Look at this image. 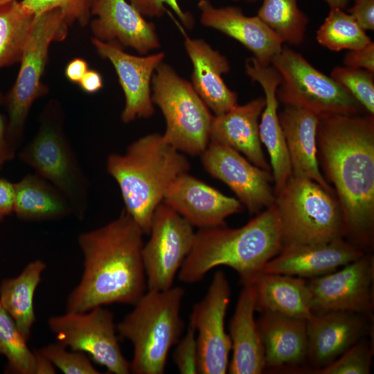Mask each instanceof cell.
<instances>
[{
  "mask_svg": "<svg viewBox=\"0 0 374 374\" xmlns=\"http://www.w3.org/2000/svg\"><path fill=\"white\" fill-rule=\"evenodd\" d=\"M317 154L335 187L345 239L368 253L374 233L373 115H334L319 119Z\"/></svg>",
  "mask_w": 374,
  "mask_h": 374,
  "instance_id": "6da1fadb",
  "label": "cell"
},
{
  "mask_svg": "<svg viewBox=\"0 0 374 374\" xmlns=\"http://www.w3.org/2000/svg\"><path fill=\"white\" fill-rule=\"evenodd\" d=\"M143 235L125 209L107 224L80 233L84 269L69 294L66 311L86 312L112 303L134 305L147 289Z\"/></svg>",
  "mask_w": 374,
  "mask_h": 374,
  "instance_id": "7a4b0ae2",
  "label": "cell"
},
{
  "mask_svg": "<svg viewBox=\"0 0 374 374\" xmlns=\"http://www.w3.org/2000/svg\"><path fill=\"white\" fill-rule=\"evenodd\" d=\"M283 246L280 219L274 204L241 227L199 229L178 278L186 283H195L212 269L226 266L238 274L242 285L253 284Z\"/></svg>",
  "mask_w": 374,
  "mask_h": 374,
  "instance_id": "3957f363",
  "label": "cell"
},
{
  "mask_svg": "<svg viewBox=\"0 0 374 374\" xmlns=\"http://www.w3.org/2000/svg\"><path fill=\"white\" fill-rule=\"evenodd\" d=\"M186 157L159 133L132 143L124 154L108 155L106 169L118 185L125 211L144 234L171 184L190 170Z\"/></svg>",
  "mask_w": 374,
  "mask_h": 374,
  "instance_id": "277c9868",
  "label": "cell"
},
{
  "mask_svg": "<svg viewBox=\"0 0 374 374\" xmlns=\"http://www.w3.org/2000/svg\"><path fill=\"white\" fill-rule=\"evenodd\" d=\"M184 295L181 287L148 290L116 325L120 337L133 346L132 373H164L169 350L179 340L184 328L180 317Z\"/></svg>",
  "mask_w": 374,
  "mask_h": 374,
  "instance_id": "5b68a950",
  "label": "cell"
},
{
  "mask_svg": "<svg viewBox=\"0 0 374 374\" xmlns=\"http://www.w3.org/2000/svg\"><path fill=\"white\" fill-rule=\"evenodd\" d=\"M18 157L56 187L69 202L73 215L83 219L89 205L90 182L66 135L63 110L57 102L46 105L37 134Z\"/></svg>",
  "mask_w": 374,
  "mask_h": 374,
  "instance_id": "8992f818",
  "label": "cell"
},
{
  "mask_svg": "<svg viewBox=\"0 0 374 374\" xmlns=\"http://www.w3.org/2000/svg\"><path fill=\"white\" fill-rule=\"evenodd\" d=\"M283 247L345 238L336 195L311 179L292 176L275 193Z\"/></svg>",
  "mask_w": 374,
  "mask_h": 374,
  "instance_id": "52a82bcc",
  "label": "cell"
},
{
  "mask_svg": "<svg viewBox=\"0 0 374 374\" xmlns=\"http://www.w3.org/2000/svg\"><path fill=\"white\" fill-rule=\"evenodd\" d=\"M68 26L58 8L44 12L34 19L19 61L17 78L10 90L2 98L8 116V139L15 152L21 143L33 104L48 91L46 86L42 82V77L47 63L50 45L66 37Z\"/></svg>",
  "mask_w": 374,
  "mask_h": 374,
  "instance_id": "ba28073f",
  "label": "cell"
},
{
  "mask_svg": "<svg viewBox=\"0 0 374 374\" xmlns=\"http://www.w3.org/2000/svg\"><path fill=\"white\" fill-rule=\"evenodd\" d=\"M152 101L165 121V141L178 151L201 154L209 143L213 116L191 83L162 62L152 79Z\"/></svg>",
  "mask_w": 374,
  "mask_h": 374,
  "instance_id": "9c48e42d",
  "label": "cell"
},
{
  "mask_svg": "<svg viewBox=\"0 0 374 374\" xmlns=\"http://www.w3.org/2000/svg\"><path fill=\"white\" fill-rule=\"evenodd\" d=\"M270 65L280 75L276 96L284 106L305 109L320 118L358 115L364 110L344 87L290 48L283 46Z\"/></svg>",
  "mask_w": 374,
  "mask_h": 374,
  "instance_id": "30bf717a",
  "label": "cell"
},
{
  "mask_svg": "<svg viewBox=\"0 0 374 374\" xmlns=\"http://www.w3.org/2000/svg\"><path fill=\"white\" fill-rule=\"evenodd\" d=\"M57 342L71 350L89 355L92 359L114 374L131 373L130 363L120 347L113 313L103 306L86 312H71L48 319Z\"/></svg>",
  "mask_w": 374,
  "mask_h": 374,
  "instance_id": "8fae6325",
  "label": "cell"
},
{
  "mask_svg": "<svg viewBox=\"0 0 374 374\" xmlns=\"http://www.w3.org/2000/svg\"><path fill=\"white\" fill-rule=\"evenodd\" d=\"M193 226L163 202L157 206L150 239L142 249L148 290L162 291L172 286L176 274L193 247L195 233Z\"/></svg>",
  "mask_w": 374,
  "mask_h": 374,
  "instance_id": "7c38bea8",
  "label": "cell"
},
{
  "mask_svg": "<svg viewBox=\"0 0 374 374\" xmlns=\"http://www.w3.org/2000/svg\"><path fill=\"white\" fill-rule=\"evenodd\" d=\"M230 295L225 274L217 271L204 299L193 307L189 326L197 334L199 373L224 374L228 371L231 341L225 331L224 318Z\"/></svg>",
  "mask_w": 374,
  "mask_h": 374,
  "instance_id": "4fadbf2b",
  "label": "cell"
},
{
  "mask_svg": "<svg viewBox=\"0 0 374 374\" xmlns=\"http://www.w3.org/2000/svg\"><path fill=\"white\" fill-rule=\"evenodd\" d=\"M374 258L366 253L331 273L307 281L312 312L347 311L372 316Z\"/></svg>",
  "mask_w": 374,
  "mask_h": 374,
  "instance_id": "5bb4252c",
  "label": "cell"
},
{
  "mask_svg": "<svg viewBox=\"0 0 374 374\" xmlns=\"http://www.w3.org/2000/svg\"><path fill=\"white\" fill-rule=\"evenodd\" d=\"M200 155L205 170L227 185L250 213L258 214L274 204L275 193L270 184L274 178L269 170L215 141H209Z\"/></svg>",
  "mask_w": 374,
  "mask_h": 374,
  "instance_id": "9a60e30c",
  "label": "cell"
},
{
  "mask_svg": "<svg viewBox=\"0 0 374 374\" xmlns=\"http://www.w3.org/2000/svg\"><path fill=\"white\" fill-rule=\"evenodd\" d=\"M98 55L114 66L125 96V106L121 118L125 123L136 118H148L154 114L151 83L153 74L164 59L159 52L145 56L127 53L114 44L92 38Z\"/></svg>",
  "mask_w": 374,
  "mask_h": 374,
  "instance_id": "2e32d148",
  "label": "cell"
},
{
  "mask_svg": "<svg viewBox=\"0 0 374 374\" xmlns=\"http://www.w3.org/2000/svg\"><path fill=\"white\" fill-rule=\"evenodd\" d=\"M371 321L367 315L347 311L312 312L306 321L307 362L312 371L326 366L366 337Z\"/></svg>",
  "mask_w": 374,
  "mask_h": 374,
  "instance_id": "e0dca14e",
  "label": "cell"
},
{
  "mask_svg": "<svg viewBox=\"0 0 374 374\" xmlns=\"http://www.w3.org/2000/svg\"><path fill=\"white\" fill-rule=\"evenodd\" d=\"M90 23L93 38L146 55L160 48L154 24L127 0H96Z\"/></svg>",
  "mask_w": 374,
  "mask_h": 374,
  "instance_id": "ac0fdd59",
  "label": "cell"
},
{
  "mask_svg": "<svg viewBox=\"0 0 374 374\" xmlns=\"http://www.w3.org/2000/svg\"><path fill=\"white\" fill-rule=\"evenodd\" d=\"M163 202L199 229L225 225L226 217L243 208L238 199L222 194L188 172L171 184Z\"/></svg>",
  "mask_w": 374,
  "mask_h": 374,
  "instance_id": "d6986e66",
  "label": "cell"
},
{
  "mask_svg": "<svg viewBox=\"0 0 374 374\" xmlns=\"http://www.w3.org/2000/svg\"><path fill=\"white\" fill-rule=\"evenodd\" d=\"M364 253L345 238L320 243L290 244L283 247L267 262L262 273L312 278L331 273Z\"/></svg>",
  "mask_w": 374,
  "mask_h": 374,
  "instance_id": "ffe728a7",
  "label": "cell"
},
{
  "mask_svg": "<svg viewBox=\"0 0 374 374\" xmlns=\"http://www.w3.org/2000/svg\"><path fill=\"white\" fill-rule=\"evenodd\" d=\"M200 22L237 40L268 66L283 48V40L257 15L246 16L236 6L215 7L208 0H199Z\"/></svg>",
  "mask_w": 374,
  "mask_h": 374,
  "instance_id": "44dd1931",
  "label": "cell"
},
{
  "mask_svg": "<svg viewBox=\"0 0 374 374\" xmlns=\"http://www.w3.org/2000/svg\"><path fill=\"white\" fill-rule=\"evenodd\" d=\"M245 71L248 76L258 82L264 91L265 105L260 117L259 136L270 157L275 184L274 193H276L292 176L285 139L278 114L276 91L280 78L271 65H262L253 57L246 60Z\"/></svg>",
  "mask_w": 374,
  "mask_h": 374,
  "instance_id": "7402d4cb",
  "label": "cell"
},
{
  "mask_svg": "<svg viewBox=\"0 0 374 374\" xmlns=\"http://www.w3.org/2000/svg\"><path fill=\"white\" fill-rule=\"evenodd\" d=\"M184 38V48L193 64L191 84L215 116L232 109L238 96L224 83L222 75L230 71L227 58L202 39L190 38L172 16Z\"/></svg>",
  "mask_w": 374,
  "mask_h": 374,
  "instance_id": "603a6c76",
  "label": "cell"
},
{
  "mask_svg": "<svg viewBox=\"0 0 374 374\" xmlns=\"http://www.w3.org/2000/svg\"><path fill=\"white\" fill-rule=\"evenodd\" d=\"M278 117L292 176L314 181L335 194L319 168L317 136L320 118L305 109L290 106H285Z\"/></svg>",
  "mask_w": 374,
  "mask_h": 374,
  "instance_id": "cb8c5ba5",
  "label": "cell"
},
{
  "mask_svg": "<svg viewBox=\"0 0 374 374\" xmlns=\"http://www.w3.org/2000/svg\"><path fill=\"white\" fill-rule=\"evenodd\" d=\"M256 323L264 349L265 369L299 368L307 362L306 320L262 312Z\"/></svg>",
  "mask_w": 374,
  "mask_h": 374,
  "instance_id": "d4e9b609",
  "label": "cell"
},
{
  "mask_svg": "<svg viewBox=\"0 0 374 374\" xmlns=\"http://www.w3.org/2000/svg\"><path fill=\"white\" fill-rule=\"evenodd\" d=\"M265 105V98H254L238 105L219 116H213L209 141L227 145L242 153L253 164L269 170L262 149L258 120Z\"/></svg>",
  "mask_w": 374,
  "mask_h": 374,
  "instance_id": "484cf974",
  "label": "cell"
},
{
  "mask_svg": "<svg viewBox=\"0 0 374 374\" xmlns=\"http://www.w3.org/2000/svg\"><path fill=\"white\" fill-rule=\"evenodd\" d=\"M254 284L243 285L229 323L233 357L228 367L231 374H260L265 370L262 344L254 318Z\"/></svg>",
  "mask_w": 374,
  "mask_h": 374,
  "instance_id": "4316f807",
  "label": "cell"
},
{
  "mask_svg": "<svg viewBox=\"0 0 374 374\" xmlns=\"http://www.w3.org/2000/svg\"><path fill=\"white\" fill-rule=\"evenodd\" d=\"M256 310L308 320L312 314L307 281L300 277L261 273L254 282Z\"/></svg>",
  "mask_w": 374,
  "mask_h": 374,
  "instance_id": "83f0119b",
  "label": "cell"
},
{
  "mask_svg": "<svg viewBox=\"0 0 374 374\" xmlns=\"http://www.w3.org/2000/svg\"><path fill=\"white\" fill-rule=\"evenodd\" d=\"M13 213L22 220H57L73 215L64 195L39 175L29 173L13 183Z\"/></svg>",
  "mask_w": 374,
  "mask_h": 374,
  "instance_id": "f1b7e54d",
  "label": "cell"
},
{
  "mask_svg": "<svg viewBox=\"0 0 374 374\" xmlns=\"http://www.w3.org/2000/svg\"><path fill=\"white\" fill-rule=\"evenodd\" d=\"M46 265L30 262L17 277L4 280L0 287V303L28 340L35 322L33 296Z\"/></svg>",
  "mask_w": 374,
  "mask_h": 374,
  "instance_id": "f546056e",
  "label": "cell"
},
{
  "mask_svg": "<svg viewBox=\"0 0 374 374\" xmlns=\"http://www.w3.org/2000/svg\"><path fill=\"white\" fill-rule=\"evenodd\" d=\"M35 16L20 1L0 6V69L19 62Z\"/></svg>",
  "mask_w": 374,
  "mask_h": 374,
  "instance_id": "4dcf8cb0",
  "label": "cell"
},
{
  "mask_svg": "<svg viewBox=\"0 0 374 374\" xmlns=\"http://www.w3.org/2000/svg\"><path fill=\"white\" fill-rule=\"evenodd\" d=\"M257 16L284 43L303 42L309 19L299 8L297 0H262Z\"/></svg>",
  "mask_w": 374,
  "mask_h": 374,
  "instance_id": "1f68e13d",
  "label": "cell"
},
{
  "mask_svg": "<svg viewBox=\"0 0 374 374\" xmlns=\"http://www.w3.org/2000/svg\"><path fill=\"white\" fill-rule=\"evenodd\" d=\"M316 39L321 46L337 52L361 48L371 42L355 19L339 8H330Z\"/></svg>",
  "mask_w": 374,
  "mask_h": 374,
  "instance_id": "d6a6232c",
  "label": "cell"
},
{
  "mask_svg": "<svg viewBox=\"0 0 374 374\" xmlns=\"http://www.w3.org/2000/svg\"><path fill=\"white\" fill-rule=\"evenodd\" d=\"M0 303V353L8 360L9 371L18 374H35V351Z\"/></svg>",
  "mask_w": 374,
  "mask_h": 374,
  "instance_id": "836d02e7",
  "label": "cell"
},
{
  "mask_svg": "<svg viewBox=\"0 0 374 374\" xmlns=\"http://www.w3.org/2000/svg\"><path fill=\"white\" fill-rule=\"evenodd\" d=\"M344 87L368 114H374V72L350 66H337L330 75Z\"/></svg>",
  "mask_w": 374,
  "mask_h": 374,
  "instance_id": "e575fe53",
  "label": "cell"
},
{
  "mask_svg": "<svg viewBox=\"0 0 374 374\" xmlns=\"http://www.w3.org/2000/svg\"><path fill=\"white\" fill-rule=\"evenodd\" d=\"M373 355V344L364 337L351 346L330 364L314 373L368 374L371 372Z\"/></svg>",
  "mask_w": 374,
  "mask_h": 374,
  "instance_id": "d590c367",
  "label": "cell"
},
{
  "mask_svg": "<svg viewBox=\"0 0 374 374\" xmlns=\"http://www.w3.org/2000/svg\"><path fill=\"white\" fill-rule=\"evenodd\" d=\"M96 0H21V3L38 15L44 12L58 8L68 25L78 23L87 26L91 17V8Z\"/></svg>",
  "mask_w": 374,
  "mask_h": 374,
  "instance_id": "8d00e7d4",
  "label": "cell"
},
{
  "mask_svg": "<svg viewBox=\"0 0 374 374\" xmlns=\"http://www.w3.org/2000/svg\"><path fill=\"white\" fill-rule=\"evenodd\" d=\"M39 351L64 373H100L92 366L84 353L75 350L69 352L66 347L60 342L46 345Z\"/></svg>",
  "mask_w": 374,
  "mask_h": 374,
  "instance_id": "74e56055",
  "label": "cell"
},
{
  "mask_svg": "<svg viewBox=\"0 0 374 374\" xmlns=\"http://www.w3.org/2000/svg\"><path fill=\"white\" fill-rule=\"evenodd\" d=\"M143 16L160 17L168 12V6L181 21L184 26L191 29L194 26V19L190 13L182 10L178 0H127Z\"/></svg>",
  "mask_w": 374,
  "mask_h": 374,
  "instance_id": "f35d334b",
  "label": "cell"
},
{
  "mask_svg": "<svg viewBox=\"0 0 374 374\" xmlns=\"http://www.w3.org/2000/svg\"><path fill=\"white\" fill-rule=\"evenodd\" d=\"M173 361L180 373H198V355L195 330L188 326L186 334L176 344Z\"/></svg>",
  "mask_w": 374,
  "mask_h": 374,
  "instance_id": "ab89813d",
  "label": "cell"
},
{
  "mask_svg": "<svg viewBox=\"0 0 374 374\" xmlns=\"http://www.w3.org/2000/svg\"><path fill=\"white\" fill-rule=\"evenodd\" d=\"M343 62L344 66L374 72V43L371 41L361 48L349 51Z\"/></svg>",
  "mask_w": 374,
  "mask_h": 374,
  "instance_id": "60d3db41",
  "label": "cell"
},
{
  "mask_svg": "<svg viewBox=\"0 0 374 374\" xmlns=\"http://www.w3.org/2000/svg\"><path fill=\"white\" fill-rule=\"evenodd\" d=\"M347 11L365 31L374 30V0H353Z\"/></svg>",
  "mask_w": 374,
  "mask_h": 374,
  "instance_id": "b9f144b4",
  "label": "cell"
},
{
  "mask_svg": "<svg viewBox=\"0 0 374 374\" xmlns=\"http://www.w3.org/2000/svg\"><path fill=\"white\" fill-rule=\"evenodd\" d=\"M13 183L0 178V221L13 213Z\"/></svg>",
  "mask_w": 374,
  "mask_h": 374,
  "instance_id": "7bdbcfd3",
  "label": "cell"
},
{
  "mask_svg": "<svg viewBox=\"0 0 374 374\" xmlns=\"http://www.w3.org/2000/svg\"><path fill=\"white\" fill-rule=\"evenodd\" d=\"M15 154L8 139L7 119L0 112V170L6 162L15 157Z\"/></svg>",
  "mask_w": 374,
  "mask_h": 374,
  "instance_id": "ee69618b",
  "label": "cell"
},
{
  "mask_svg": "<svg viewBox=\"0 0 374 374\" xmlns=\"http://www.w3.org/2000/svg\"><path fill=\"white\" fill-rule=\"evenodd\" d=\"M88 69V64L86 60L75 57L67 64L64 74L70 82L78 84Z\"/></svg>",
  "mask_w": 374,
  "mask_h": 374,
  "instance_id": "f6af8a7d",
  "label": "cell"
},
{
  "mask_svg": "<svg viewBox=\"0 0 374 374\" xmlns=\"http://www.w3.org/2000/svg\"><path fill=\"white\" fill-rule=\"evenodd\" d=\"M78 84L82 90L88 93H96L103 87L101 75L93 69H88Z\"/></svg>",
  "mask_w": 374,
  "mask_h": 374,
  "instance_id": "bcb514c9",
  "label": "cell"
},
{
  "mask_svg": "<svg viewBox=\"0 0 374 374\" xmlns=\"http://www.w3.org/2000/svg\"><path fill=\"white\" fill-rule=\"evenodd\" d=\"M36 359L35 374L55 373L54 365L44 356L39 350L35 351Z\"/></svg>",
  "mask_w": 374,
  "mask_h": 374,
  "instance_id": "7dc6e473",
  "label": "cell"
},
{
  "mask_svg": "<svg viewBox=\"0 0 374 374\" xmlns=\"http://www.w3.org/2000/svg\"><path fill=\"white\" fill-rule=\"evenodd\" d=\"M330 8H339L345 10L350 0H324Z\"/></svg>",
  "mask_w": 374,
  "mask_h": 374,
  "instance_id": "c3c4849f",
  "label": "cell"
},
{
  "mask_svg": "<svg viewBox=\"0 0 374 374\" xmlns=\"http://www.w3.org/2000/svg\"><path fill=\"white\" fill-rule=\"evenodd\" d=\"M14 0H0V6L10 3Z\"/></svg>",
  "mask_w": 374,
  "mask_h": 374,
  "instance_id": "681fc988",
  "label": "cell"
},
{
  "mask_svg": "<svg viewBox=\"0 0 374 374\" xmlns=\"http://www.w3.org/2000/svg\"><path fill=\"white\" fill-rule=\"evenodd\" d=\"M232 1H248V2H254V1H259V0H232Z\"/></svg>",
  "mask_w": 374,
  "mask_h": 374,
  "instance_id": "f907efd6",
  "label": "cell"
}]
</instances>
